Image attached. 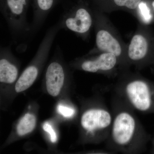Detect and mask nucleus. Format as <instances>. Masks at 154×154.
Segmentation results:
<instances>
[{
    "label": "nucleus",
    "mask_w": 154,
    "mask_h": 154,
    "mask_svg": "<svg viewBox=\"0 0 154 154\" xmlns=\"http://www.w3.org/2000/svg\"><path fill=\"white\" fill-rule=\"evenodd\" d=\"M0 60V82L12 84L17 80L19 70L13 62V54L10 46L1 47Z\"/></svg>",
    "instance_id": "obj_10"
},
{
    "label": "nucleus",
    "mask_w": 154,
    "mask_h": 154,
    "mask_svg": "<svg viewBox=\"0 0 154 154\" xmlns=\"http://www.w3.org/2000/svg\"><path fill=\"white\" fill-rule=\"evenodd\" d=\"M43 128L45 131L48 133L50 135V140L51 142L53 143L56 142L57 141V136L51 125L48 122H45L43 124Z\"/></svg>",
    "instance_id": "obj_17"
},
{
    "label": "nucleus",
    "mask_w": 154,
    "mask_h": 154,
    "mask_svg": "<svg viewBox=\"0 0 154 154\" xmlns=\"http://www.w3.org/2000/svg\"><path fill=\"white\" fill-rule=\"evenodd\" d=\"M94 22V14L89 7L79 2L65 11L57 23L60 29L69 30L85 39L88 38Z\"/></svg>",
    "instance_id": "obj_5"
},
{
    "label": "nucleus",
    "mask_w": 154,
    "mask_h": 154,
    "mask_svg": "<svg viewBox=\"0 0 154 154\" xmlns=\"http://www.w3.org/2000/svg\"><path fill=\"white\" fill-rule=\"evenodd\" d=\"M65 70L63 65L55 60L49 64L45 74V84L48 92L55 97L60 93L65 80Z\"/></svg>",
    "instance_id": "obj_8"
},
{
    "label": "nucleus",
    "mask_w": 154,
    "mask_h": 154,
    "mask_svg": "<svg viewBox=\"0 0 154 154\" xmlns=\"http://www.w3.org/2000/svg\"><path fill=\"white\" fill-rule=\"evenodd\" d=\"M112 1L117 7L134 10L137 9L143 0H112Z\"/></svg>",
    "instance_id": "obj_14"
},
{
    "label": "nucleus",
    "mask_w": 154,
    "mask_h": 154,
    "mask_svg": "<svg viewBox=\"0 0 154 154\" xmlns=\"http://www.w3.org/2000/svg\"><path fill=\"white\" fill-rule=\"evenodd\" d=\"M36 125L35 116L31 113H27L21 119L17 125V133L21 136L28 134L33 131Z\"/></svg>",
    "instance_id": "obj_13"
},
{
    "label": "nucleus",
    "mask_w": 154,
    "mask_h": 154,
    "mask_svg": "<svg viewBox=\"0 0 154 154\" xmlns=\"http://www.w3.org/2000/svg\"><path fill=\"white\" fill-rule=\"evenodd\" d=\"M96 25V50L102 52L110 53L114 54L122 63L123 50L121 43L110 31L101 27L97 22Z\"/></svg>",
    "instance_id": "obj_7"
},
{
    "label": "nucleus",
    "mask_w": 154,
    "mask_h": 154,
    "mask_svg": "<svg viewBox=\"0 0 154 154\" xmlns=\"http://www.w3.org/2000/svg\"><path fill=\"white\" fill-rule=\"evenodd\" d=\"M137 9L139 11V15L143 22L149 23L151 21L152 15L150 11L145 3L142 2Z\"/></svg>",
    "instance_id": "obj_15"
},
{
    "label": "nucleus",
    "mask_w": 154,
    "mask_h": 154,
    "mask_svg": "<svg viewBox=\"0 0 154 154\" xmlns=\"http://www.w3.org/2000/svg\"><path fill=\"white\" fill-rule=\"evenodd\" d=\"M153 7L154 8V2L153 3Z\"/></svg>",
    "instance_id": "obj_18"
},
{
    "label": "nucleus",
    "mask_w": 154,
    "mask_h": 154,
    "mask_svg": "<svg viewBox=\"0 0 154 154\" xmlns=\"http://www.w3.org/2000/svg\"><path fill=\"white\" fill-rule=\"evenodd\" d=\"M150 45L149 41L145 35L141 33L135 34L131 40L127 52L128 61L139 66L147 57Z\"/></svg>",
    "instance_id": "obj_9"
},
{
    "label": "nucleus",
    "mask_w": 154,
    "mask_h": 154,
    "mask_svg": "<svg viewBox=\"0 0 154 154\" xmlns=\"http://www.w3.org/2000/svg\"><path fill=\"white\" fill-rule=\"evenodd\" d=\"M29 0H1V11L15 43L30 36L27 21Z\"/></svg>",
    "instance_id": "obj_3"
},
{
    "label": "nucleus",
    "mask_w": 154,
    "mask_h": 154,
    "mask_svg": "<svg viewBox=\"0 0 154 154\" xmlns=\"http://www.w3.org/2000/svg\"><path fill=\"white\" fill-rule=\"evenodd\" d=\"M120 61L110 53L102 52L90 58L83 59L79 63L80 69L91 73H108L115 69Z\"/></svg>",
    "instance_id": "obj_6"
},
{
    "label": "nucleus",
    "mask_w": 154,
    "mask_h": 154,
    "mask_svg": "<svg viewBox=\"0 0 154 154\" xmlns=\"http://www.w3.org/2000/svg\"><path fill=\"white\" fill-rule=\"evenodd\" d=\"M114 92L134 110L146 113L153 109L154 88L142 77L124 76L116 85Z\"/></svg>",
    "instance_id": "obj_2"
},
{
    "label": "nucleus",
    "mask_w": 154,
    "mask_h": 154,
    "mask_svg": "<svg viewBox=\"0 0 154 154\" xmlns=\"http://www.w3.org/2000/svg\"><path fill=\"white\" fill-rule=\"evenodd\" d=\"M36 63H33L27 67L19 77L15 85V91L17 93L27 90L35 82L39 72Z\"/></svg>",
    "instance_id": "obj_12"
},
{
    "label": "nucleus",
    "mask_w": 154,
    "mask_h": 154,
    "mask_svg": "<svg viewBox=\"0 0 154 154\" xmlns=\"http://www.w3.org/2000/svg\"><path fill=\"white\" fill-rule=\"evenodd\" d=\"M57 112L65 117L70 118L74 115L75 110L73 108L59 104L57 107Z\"/></svg>",
    "instance_id": "obj_16"
},
{
    "label": "nucleus",
    "mask_w": 154,
    "mask_h": 154,
    "mask_svg": "<svg viewBox=\"0 0 154 154\" xmlns=\"http://www.w3.org/2000/svg\"><path fill=\"white\" fill-rule=\"evenodd\" d=\"M112 101L113 121L107 148L110 152L138 154L143 151L146 134L132 109L118 96Z\"/></svg>",
    "instance_id": "obj_1"
},
{
    "label": "nucleus",
    "mask_w": 154,
    "mask_h": 154,
    "mask_svg": "<svg viewBox=\"0 0 154 154\" xmlns=\"http://www.w3.org/2000/svg\"><path fill=\"white\" fill-rule=\"evenodd\" d=\"M55 0H35L33 20L30 24V36L38 32L53 8Z\"/></svg>",
    "instance_id": "obj_11"
},
{
    "label": "nucleus",
    "mask_w": 154,
    "mask_h": 154,
    "mask_svg": "<svg viewBox=\"0 0 154 154\" xmlns=\"http://www.w3.org/2000/svg\"><path fill=\"white\" fill-rule=\"evenodd\" d=\"M113 121V114L106 105L88 109L83 113L81 125L91 137L97 138L100 142L107 140Z\"/></svg>",
    "instance_id": "obj_4"
}]
</instances>
